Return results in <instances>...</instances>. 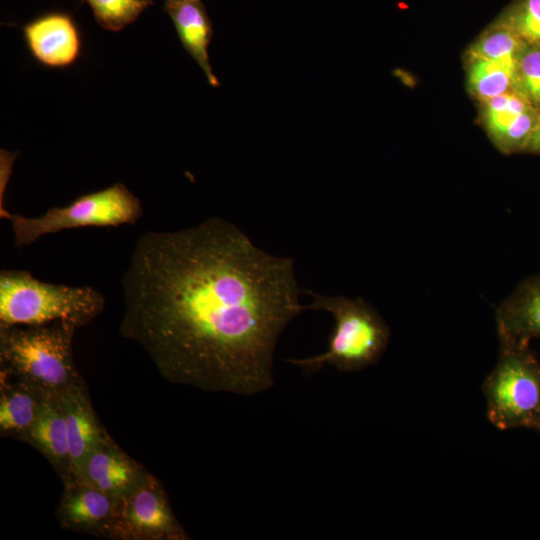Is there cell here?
I'll return each instance as SVG.
<instances>
[{
    "label": "cell",
    "instance_id": "cell-1",
    "mask_svg": "<svg viewBox=\"0 0 540 540\" xmlns=\"http://www.w3.org/2000/svg\"><path fill=\"white\" fill-rule=\"evenodd\" d=\"M300 292L291 258L210 217L137 239L119 330L170 383L252 396L274 385L277 341L305 310Z\"/></svg>",
    "mask_w": 540,
    "mask_h": 540
},
{
    "label": "cell",
    "instance_id": "cell-2",
    "mask_svg": "<svg viewBox=\"0 0 540 540\" xmlns=\"http://www.w3.org/2000/svg\"><path fill=\"white\" fill-rule=\"evenodd\" d=\"M312 302L305 309L326 311L334 319L327 349L318 355L289 358L292 364L307 374L324 366L341 372H354L374 365L386 350L390 330L379 313L362 298L327 296L304 290Z\"/></svg>",
    "mask_w": 540,
    "mask_h": 540
},
{
    "label": "cell",
    "instance_id": "cell-3",
    "mask_svg": "<svg viewBox=\"0 0 540 540\" xmlns=\"http://www.w3.org/2000/svg\"><path fill=\"white\" fill-rule=\"evenodd\" d=\"M77 328L68 321L0 324V371L53 393L84 380L72 350Z\"/></svg>",
    "mask_w": 540,
    "mask_h": 540
},
{
    "label": "cell",
    "instance_id": "cell-4",
    "mask_svg": "<svg viewBox=\"0 0 540 540\" xmlns=\"http://www.w3.org/2000/svg\"><path fill=\"white\" fill-rule=\"evenodd\" d=\"M104 296L91 286L43 282L25 270L0 272V324L43 325L68 321L78 328L104 310Z\"/></svg>",
    "mask_w": 540,
    "mask_h": 540
},
{
    "label": "cell",
    "instance_id": "cell-5",
    "mask_svg": "<svg viewBox=\"0 0 540 540\" xmlns=\"http://www.w3.org/2000/svg\"><path fill=\"white\" fill-rule=\"evenodd\" d=\"M140 200L122 183L84 194L71 203L52 207L36 217L7 211L14 247L29 246L42 236L80 227H117L135 224L142 216Z\"/></svg>",
    "mask_w": 540,
    "mask_h": 540
},
{
    "label": "cell",
    "instance_id": "cell-6",
    "mask_svg": "<svg viewBox=\"0 0 540 540\" xmlns=\"http://www.w3.org/2000/svg\"><path fill=\"white\" fill-rule=\"evenodd\" d=\"M489 421L501 430L537 429L540 422V364L529 344L501 343L496 366L482 386Z\"/></svg>",
    "mask_w": 540,
    "mask_h": 540
},
{
    "label": "cell",
    "instance_id": "cell-7",
    "mask_svg": "<svg viewBox=\"0 0 540 540\" xmlns=\"http://www.w3.org/2000/svg\"><path fill=\"white\" fill-rule=\"evenodd\" d=\"M111 539L188 540L160 481L147 470L116 501Z\"/></svg>",
    "mask_w": 540,
    "mask_h": 540
},
{
    "label": "cell",
    "instance_id": "cell-8",
    "mask_svg": "<svg viewBox=\"0 0 540 540\" xmlns=\"http://www.w3.org/2000/svg\"><path fill=\"white\" fill-rule=\"evenodd\" d=\"M57 517L63 529L109 538L116 500L80 478L63 481Z\"/></svg>",
    "mask_w": 540,
    "mask_h": 540
},
{
    "label": "cell",
    "instance_id": "cell-9",
    "mask_svg": "<svg viewBox=\"0 0 540 540\" xmlns=\"http://www.w3.org/2000/svg\"><path fill=\"white\" fill-rule=\"evenodd\" d=\"M58 394L68 435L69 478H77L90 453L110 435L104 429L93 408L84 380L67 387Z\"/></svg>",
    "mask_w": 540,
    "mask_h": 540
},
{
    "label": "cell",
    "instance_id": "cell-10",
    "mask_svg": "<svg viewBox=\"0 0 540 540\" xmlns=\"http://www.w3.org/2000/svg\"><path fill=\"white\" fill-rule=\"evenodd\" d=\"M23 34L32 56L49 68L68 67L81 53L79 30L66 13L40 16L24 26Z\"/></svg>",
    "mask_w": 540,
    "mask_h": 540
},
{
    "label": "cell",
    "instance_id": "cell-11",
    "mask_svg": "<svg viewBox=\"0 0 540 540\" xmlns=\"http://www.w3.org/2000/svg\"><path fill=\"white\" fill-rule=\"evenodd\" d=\"M145 470L109 437L90 453L77 478L88 482L117 501L137 482Z\"/></svg>",
    "mask_w": 540,
    "mask_h": 540
},
{
    "label": "cell",
    "instance_id": "cell-12",
    "mask_svg": "<svg viewBox=\"0 0 540 540\" xmlns=\"http://www.w3.org/2000/svg\"><path fill=\"white\" fill-rule=\"evenodd\" d=\"M44 389L0 371V435L25 442L46 395Z\"/></svg>",
    "mask_w": 540,
    "mask_h": 540
},
{
    "label": "cell",
    "instance_id": "cell-13",
    "mask_svg": "<svg viewBox=\"0 0 540 540\" xmlns=\"http://www.w3.org/2000/svg\"><path fill=\"white\" fill-rule=\"evenodd\" d=\"M496 323L501 343L529 344L540 338V276L524 281L501 303Z\"/></svg>",
    "mask_w": 540,
    "mask_h": 540
},
{
    "label": "cell",
    "instance_id": "cell-14",
    "mask_svg": "<svg viewBox=\"0 0 540 540\" xmlns=\"http://www.w3.org/2000/svg\"><path fill=\"white\" fill-rule=\"evenodd\" d=\"M164 11L170 16L184 49L204 72L209 84L219 86L209 61L208 46L213 26L201 0L165 1Z\"/></svg>",
    "mask_w": 540,
    "mask_h": 540
},
{
    "label": "cell",
    "instance_id": "cell-15",
    "mask_svg": "<svg viewBox=\"0 0 540 540\" xmlns=\"http://www.w3.org/2000/svg\"><path fill=\"white\" fill-rule=\"evenodd\" d=\"M25 442L38 450L62 481L70 476V456L65 417L59 394L49 392Z\"/></svg>",
    "mask_w": 540,
    "mask_h": 540
},
{
    "label": "cell",
    "instance_id": "cell-16",
    "mask_svg": "<svg viewBox=\"0 0 540 540\" xmlns=\"http://www.w3.org/2000/svg\"><path fill=\"white\" fill-rule=\"evenodd\" d=\"M468 83L482 102L512 91L518 83L519 61L469 59Z\"/></svg>",
    "mask_w": 540,
    "mask_h": 540
},
{
    "label": "cell",
    "instance_id": "cell-17",
    "mask_svg": "<svg viewBox=\"0 0 540 540\" xmlns=\"http://www.w3.org/2000/svg\"><path fill=\"white\" fill-rule=\"evenodd\" d=\"M530 109L531 102L521 92L509 91L483 101L482 117L494 144L518 116Z\"/></svg>",
    "mask_w": 540,
    "mask_h": 540
},
{
    "label": "cell",
    "instance_id": "cell-18",
    "mask_svg": "<svg viewBox=\"0 0 540 540\" xmlns=\"http://www.w3.org/2000/svg\"><path fill=\"white\" fill-rule=\"evenodd\" d=\"M522 43L509 24L495 27L471 47L470 59L519 61Z\"/></svg>",
    "mask_w": 540,
    "mask_h": 540
},
{
    "label": "cell",
    "instance_id": "cell-19",
    "mask_svg": "<svg viewBox=\"0 0 540 540\" xmlns=\"http://www.w3.org/2000/svg\"><path fill=\"white\" fill-rule=\"evenodd\" d=\"M96 22L108 31L118 32L133 23L153 4L152 0H84Z\"/></svg>",
    "mask_w": 540,
    "mask_h": 540
},
{
    "label": "cell",
    "instance_id": "cell-20",
    "mask_svg": "<svg viewBox=\"0 0 540 540\" xmlns=\"http://www.w3.org/2000/svg\"><path fill=\"white\" fill-rule=\"evenodd\" d=\"M518 83L521 93L540 105V47L522 52L518 63Z\"/></svg>",
    "mask_w": 540,
    "mask_h": 540
},
{
    "label": "cell",
    "instance_id": "cell-21",
    "mask_svg": "<svg viewBox=\"0 0 540 540\" xmlns=\"http://www.w3.org/2000/svg\"><path fill=\"white\" fill-rule=\"evenodd\" d=\"M509 26L523 41L540 45V0H524Z\"/></svg>",
    "mask_w": 540,
    "mask_h": 540
},
{
    "label": "cell",
    "instance_id": "cell-22",
    "mask_svg": "<svg viewBox=\"0 0 540 540\" xmlns=\"http://www.w3.org/2000/svg\"><path fill=\"white\" fill-rule=\"evenodd\" d=\"M15 154L1 150V186H0V216L2 217L8 210L3 205V194L12 170Z\"/></svg>",
    "mask_w": 540,
    "mask_h": 540
},
{
    "label": "cell",
    "instance_id": "cell-23",
    "mask_svg": "<svg viewBox=\"0 0 540 540\" xmlns=\"http://www.w3.org/2000/svg\"><path fill=\"white\" fill-rule=\"evenodd\" d=\"M525 150L540 153V119L526 144Z\"/></svg>",
    "mask_w": 540,
    "mask_h": 540
},
{
    "label": "cell",
    "instance_id": "cell-24",
    "mask_svg": "<svg viewBox=\"0 0 540 540\" xmlns=\"http://www.w3.org/2000/svg\"><path fill=\"white\" fill-rule=\"evenodd\" d=\"M167 1H186V0H167Z\"/></svg>",
    "mask_w": 540,
    "mask_h": 540
},
{
    "label": "cell",
    "instance_id": "cell-25",
    "mask_svg": "<svg viewBox=\"0 0 540 540\" xmlns=\"http://www.w3.org/2000/svg\"><path fill=\"white\" fill-rule=\"evenodd\" d=\"M537 430L540 432V422H539V425L537 427Z\"/></svg>",
    "mask_w": 540,
    "mask_h": 540
}]
</instances>
